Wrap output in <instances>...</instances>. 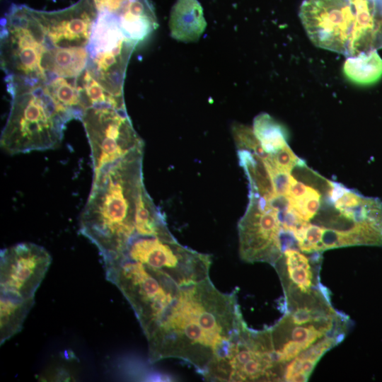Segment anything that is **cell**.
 Returning a JSON list of instances; mask_svg holds the SVG:
<instances>
[{
	"label": "cell",
	"mask_w": 382,
	"mask_h": 382,
	"mask_svg": "<svg viewBox=\"0 0 382 382\" xmlns=\"http://www.w3.org/2000/svg\"><path fill=\"white\" fill-rule=\"evenodd\" d=\"M171 36L183 42L197 41L205 30L207 23L198 0H176L170 14Z\"/></svg>",
	"instance_id": "cell-11"
},
{
	"label": "cell",
	"mask_w": 382,
	"mask_h": 382,
	"mask_svg": "<svg viewBox=\"0 0 382 382\" xmlns=\"http://www.w3.org/2000/svg\"><path fill=\"white\" fill-rule=\"evenodd\" d=\"M282 257L290 282L301 292L311 294L313 278L311 259L300 253L296 248H286L283 250Z\"/></svg>",
	"instance_id": "cell-16"
},
{
	"label": "cell",
	"mask_w": 382,
	"mask_h": 382,
	"mask_svg": "<svg viewBox=\"0 0 382 382\" xmlns=\"http://www.w3.org/2000/svg\"><path fill=\"white\" fill-rule=\"evenodd\" d=\"M35 303V297L23 298L0 291V344L18 333Z\"/></svg>",
	"instance_id": "cell-12"
},
{
	"label": "cell",
	"mask_w": 382,
	"mask_h": 382,
	"mask_svg": "<svg viewBox=\"0 0 382 382\" xmlns=\"http://www.w3.org/2000/svg\"><path fill=\"white\" fill-rule=\"evenodd\" d=\"M371 17L370 40L373 50L382 48V0H367Z\"/></svg>",
	"instance_id": "cell-19"
},
{
	"label": "cell",
	"mask_w": 382,
	"mask_h": 382,
	"mask_svg": "<svg viewBox=\"0 0 382 382\" xmlns=\"http://www.w3.org/2000/svg\"><path fill=\"white\" fill-rule=\"evenodd\" d=\"M249 198L238 225L240 256L248 262H267L275 266L283 252L277 212L265 199L252 194Z\"/></svg>",
	"instance_id": "cell-9"
},
{
	"label": "cell",
	"mask_w": 382,
	"mask_h": 382,
	"mask_svg": "<svg viewBox=\"0 0 382 382\" xmlns=\"http://www.w3.org/2000/svg\"><path fill=\"white\" fill-rule=\"evenodd\" d=\"M143 149L93 175L79 217L80 233L98 249L103 262L120 257L135 237L137 201L142 180Z\"/></svg>",
	"instance_id": "cell-2"
},
{
	"label": "cell",
	"mask_w": 382,
	"mask_h": 382,
	"mask_svg": "<svg viewBox=\"0 0 382 382\" xmlns=\"http://www.w3.org/2000/svg\"><path fill=\"white\" fill-rule=\"evenodd\" d=\"M51 262L48 251L35 243H20L1 250L0 291L35 297Z\"/></svg>",
	"instance_id": "cell-10"
},
{
	"label": "cell",
	"mask_w": 382,
	"mask_h": 382,
	"mask_svg": "<svg viewBox=\"0 0 382 382\" xmlns=\"http://www.w3.org/2000/svg\"><path fill=\"white\" fill-rule=\"evenodd\" d=\"M134 224L135 236H154L167 241L175 240L161 212L146 192L144 185L141 187L138 195Z\"/></svg>",
	"instance_id": "cell-13"
},
{
	"label": "cell",
	"mask_w": 382,
	"mask_h": 382,
	"mask_svg": "<svg viewBox=\"0 0 382 382\" xmlns=\"http://www.w3.org/2000/svg\"><path fill=\"white\" fill-rule=\"evenodd\" d=\"M131 0H93L98 12L110 11Z\"/></svg>",
	"instance_id": "cell-21"
},
{
	"label": "cell",
	"mask_w": 382,
	"mask_h": 382,
	"mask_svg": "<svg viewBox=\"0 0 382 382\" xmlns=\"http://www.w3.org/2000/svg\"><path fill=\"white\" fill-rule=\"evenodd\" d=\"M91 147L93 175L105 166L143 149L125 108L98 105L88 108L81 120Z\"/></svg>",
	"instance_id": "cell-5"
},
{
	"label": "cell",
	"mask_w": 382,
	"mask_h": 382,
	"mask_svg": "<svg viewBox=\"0 0 382 382\" xmlns=\"http://www.w3.org/2000/svg\"><path fill=\"white\" fill-rule=\"evenodd\" d=\"M113 16L98 13L88 49L87 69L101 86L116 97H122L125 64L133 46Z\"/></svg>",
	"instance_id": "cell-7"
},
{
	"label": "cell",
	"mask_w": 382,
	"mask_h": 382,
	"mask_svg": "<svg viewBox=\"0 0 382 382\" xmlns=\"http://www.w3.org/2000/svg\"><path fill=\"white\" fill-rule=\"evenodd\" d=\"M232 130L238 149L250 151L260 157L266 163L270 162V155L262 149L253 129L242 125H235Z\"/></svg>",
	"instance_id": "cell-18"
},
{
	"label": "cell",
	"mask_w": 382,
	"mask_h": 382,
	"mask_svg": "<svg viewBox=\"0 0 382 382\" xmlns=\"http://www.w3.org/2000/svg\"><path fill=\"white\" fill-rule=\"evenodd\" d=\"M246 325L237 290L223 293L209 277L183 285L146 337L149 360H183L207 380Z\"/></svg>",
	"instance_id": "cell-1"
},
{
	"label": "cell",
	"mask_w": 382,
	"mask_h": 382,
	"mask_svg": "<svg viewBox=\"0 0 382 382\" xmlns=\"http://www.w3.org/2000/svg\"><path fill=\"white\" fill-rule=\"evenodd\" d=\"M104 265L106 279L129 303L147 337L183 285L165 271L122 256Z\"/></svg>",
	"instance_id": "cell-4"
},
{
	"label": "cell",
	"mask_w": 382,
	"mask_h": 382,
	"mask_svg": "<svg viewBox=\"0 0 382 382\" xmlns=\"http://www.w3.org/2000/svg\"><path fill=\"white\" fill-rule=\"evenodd\" d=\"M238 156L241 166L248 177L250 194L255 195L266 200L276 195L273 182L265 161L256 154L238 149Z\"/></svg>",
	"instance_id": "cell-14"
},
{
	"label": "cell",
	"mask_w": 382,
	"mask_h": 382,
	"mask_svg": "<svg viewBox=\"0 0 382 382\" xmlns=\"http://www.w3.org/2000/svg\"><path fill=\"white\" fill-rule=\"evenodd\" d=\"M121 256L165 271L181 285L209 277L212 264L209 255L185 248L175 239L154 236L134 237Z\"/></svg>",
	"instance_id": "cell-6"
},
{
	"label": "cell",
	"mask_w": 382,
	"mask_h": 382,
	"mask_svg": "<svg viewBox=\"0 0 382 382\" xmlns=\"http://www.w3.org/2000/svg\"><path fill=\"white\" fill-rule=\"evenodd\" d=\"M11 96L1 146L13 155L57 146L73 115L59 105L45 86L8 90Z\"/></svg>",
	"instance_id": "cell-3"
},
{
	"label": "cell",
	"mask_w": 382,
	"mask_h": 382,
	"mask_svg": "<svg viewBox=\"0 0 382 382\" xmlns=\"http://www.w3.org/2000/svg\"><path fill=\"white\" fill-rule=\"evenodd\" d=\"M253 130L262 149L269 154L288 144L284 129L267 113H261L255 117Z\"/></svg>",
	"instance_id": "cell-17"
},
{
	"label": "cell",
	"mask_w": 382,
	"mask_h": 382,
	"mask_svg": "<svg viewBox=\"0 0 382 382\" xmlns=\"http://www.w3.org/2000/svg\"><path fill=\"white\" fill-rule=\"evenodd\" d=\"M270 155V162L266 163L268 166L290 173L301 160L296 156L288 144Z\"/></svg>",
	"instance_id": "cell-20"
},
{
	"label": "cell",
	"mask_w": 382,
	"mask_h": 382,
	"mask_svg": "<svg viewBox=\"0 0 382 382\" xmlns=\"http://www.w3.org/2000/svg\"><path fill=\"white\" fill-rule=\"evenodd\" d=\"M343 72L351 82L369 86L382 77V59L377 50L349 56L343 65Z\"/></svg>",
	"instance_id": "cell-15"
},
{
	"label": "cell",
	"mask_w": 382,
	"mask_h": 382,
	"mask_svg": "<svg viewBox=\"0 0 382 382\" xmlns=\"http://www.w3.org/2000/svg\"><path fill=\"white\" fill-rule=\"evenodd\" d=\"M299 17L316 46L353 55L355 22L349 0H305Z\"/></svg>",
	"instance_id": "cell-8"
}]
</instances>
